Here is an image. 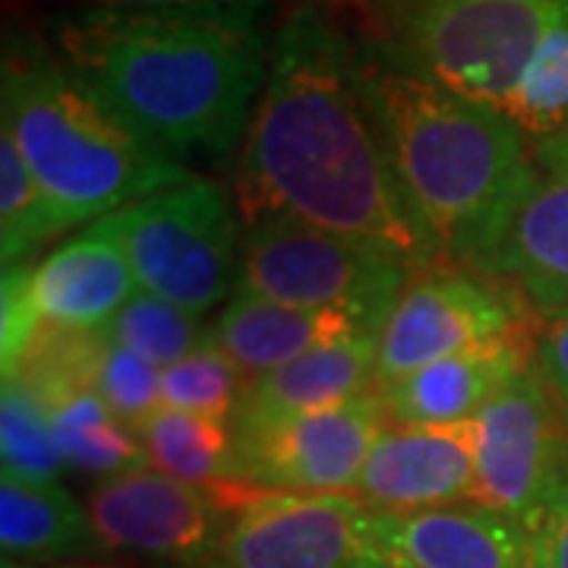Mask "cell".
Returning <instances> with one entry per match:
<instances>
[{"label": "cell", "mask_w": 568, "mask_h": 568, "mask_svg": "<svg viewBox=\"0 0 568 568\" xmlns=\"http://www.w3.org/2000/svg\"><path fill=\"white\" fill-rule=\"evenodd\" d=\"M234 193L244 224L294 219L376 246L410 272L443 263L373 114L361 41L323 3H301L268 44Z\"/></svg>", "instance_id": "obj_1"}, {"label": "cell", "mask_w": 568, "mask_h": 568, "mask_svg": "<svg viewBox=\"0 0 568 568\" xmlns=\"http://www.w3.org/2000/svg\"><path fill=\"white\" fill-rule=\"evenodd\" d=\"M48 36L118 118L181 164L244 142L272 44L256 22L92 7L54 17Z\"/></svg>", "instance_id": "obj_2"}, {"label": "cell", "mask_w": 568, "mask_h": 568, "mask_svg": "<svg viewBox=\"0 0 568 568\" xmlns=\"http://www.w3.org/2000/svg\"><path fill=\"white\" fill-rule=\"evenodd\" d=\"M364 54L366 95L398 181L446 263L487 272L534 181L528 136L506 111Z\"/></svg>", "instance_id": "obj_3"}, {"label": "cell", "mask_w": 568, "mask_h": 568, "mask_svg": "<svg viewBox=\"0 0 568 568\" xmlns=\"http://www.w3.org/2000/svg\"><path fill=\"white\" fill-rule=\"evenodd\" d=\"M0 130L13 136L63 231L193 181L186 164L118 118L54 44L20 29L3 36Z\"/></svg>", "instance_id": "obj_4"}, {"label": "cell", "mask_w": 568, "mask_h": 568, "mask_svg": "<svg viewBox=\"0 0 568 568\" xmlns=\"http://www.w3.org/2000/svg\"><path fill=\"white\" fill-rule=\"evenodd\" d=\"M549 0H398L354 39L392 67L506 111L528 73Z\"/></svg>", "instance_id": "obj_5"}, {"label": "cell", "mask_w": 568, "mask_h": 568, "mask_svg": "<svg viewBox=\"0 0 568 568\" xmlns=\"http://www.w3.org/2000/svg\"><path fill=\"white\" fill-rule=\"evenodd\" d=\"M92 231L121 246L140 291L196 316L227 304L237 287L244 219L222 183L193 178L168 186Z\"/></svg>", "instance_id": "obj_6"}, {"label": "cell", "mask_w": 568, "mask_h": 568, "mask_svg": "<svg viewBox=\"0 0 568 568\" xmlns=\"http://www.w3.org/2000/svg\"><path fill=\"white\" fill-rule=\"evenodd\" d=\"M407 275L405 263L364 241L294 219H260L244 224L234 291L347 313L366 335L379 338Z\"/></svg>", "instance_id": "obj_7"}, {"label": "cell", "mask_w": 568, "mask_h": 568, "mask_svg": "<svg viewBox=\"0 0 568 568\" xmlns=\"http://www.w3.org/2000/svg\"><path fill=\"white\" fill-rule=\"evenodd\" d=\"M540 323L544 316L503 278L446 260L414 268L379 335L376 388L462 351L537 335Z\"/></svg>", "instance_id": "obj_8"}, {"label": "cell", "mask_w": 568, "mask_h": 568, "mask_svg": "<svg viewBox=\"0 0 568 568\" xmlns=\"http://www.w3.org/2000/svg\"><path fill=\"white\" fill-rule=\"evenodd\" d=\"M253 489H205L142 467L99 480L85 511L104 556L145 568H205Z\"/></svg>", "instance_id": "obj_9"}, {"label": "cell", "mask_w": 568, "mask_h": 568, "mask_svg": "<svg viewBox=\"0 0 568 568\" xmlns=\"http://www.w3.org/2000/svg\"><path fill=\"white\" fill-rule=\"evenodd\" d=\"M383 392L272 424L231 426L234 480L253 493H347L386 433Z\"/></svg>", "instance_id": "obj_10"}, {"label": "cell", "mask_w": 568, "mask_h": 568, "mask_svg": "<svg viewBox=\"0 0 568 568\" xmlns=\"http://www.w3.org/2000/svg\"><path fill=\"white\" fill-rule=\"evenodd\" d=\"M205 568H386L351 493H253Z\"/></svg>", "instance_id": "obj_11"}, {"label": "cell", "mask_w": 568, "mask_h": 568, "mask_svg": "<svg viewBox=\"0 0 568 568\" xmlns=\"http://www.w3.org/2000/svg\"><path fill=\"white\" fill-rule=\"evenodd\" d=\"M566 420L537 366L518 373L474 417L477 474L470 503L521 521L568 458Z\"/></svg>", "instance_id": "obj_12"}, {"label": "cell", "mask_w": 568, "mask_h": 568, "mask_svg": "<svg viewBox=\"0 0 568 568\" xmlns=\"http://www.w3.org/2000/svg\"><path fill=\"white\" fill-rule=\"evenodd\" d=\"M477 474L474 420L386 426L366 458L354 496L369 511L402 515L470 503Z\"/></svg>", "instance_id": "obj_13"}, {"label": "cell", "mask_w": 568, "mask_h": 568, "mask_svg": "<svg viewBox=\"0 0 568 568\" xmlns=\"http://www.w3.org/2000/svg\"><path fill=\"white\" fill-rule=\"evenodd\" d=\"M534 181L487 275L511 284L537 316L568 313V130L530 145Z\"/></svg>", "instance_id": "obj_14"}, {"label": "cell", "mask_w": 568, "mask_h": 568, "mask_svg": "<svg viewBox=\"0 0 568 568\" xmlns=\"http://www.w3.org/2000/svg\"><path fill=\"white\" fill-rule=\"evenodd\" d=\"M369 525L386 568H521V525L474 503L369 511Z\"/></svg>", "instance_id": "obj_15"}, {"label": "cell", "mask_w": 568, "mask_h": 568, "mask_svg": "<svg viewBox=\"0 0 568 568\" xmlns=\"http://www.w3.org/2000/svg\"><path fill=\"white\" fill-rule=\"evenodd\" d=\"M537 335H518L496 345L462 351L383 388L388 420L417 426L474 420L493 402V395H499L518 373L534 364Z\"/></svg>", "instance_id": "obj_16"}, {"label": "cell", "mask_w": 568, "mask_h": 568, "mask_svg": "<svg viewBox=\"0 0 568 568\" xmlns=\"http://www.w3.org/2000/svg\"><path fill=\"white\" fill-rule=\"evenodd\" d=\"M366 335L357 320L335 310H304L234 291L209 325V342L250 379L304 357L310 351Z\"/></svg>", "instance_id": "obj_17"}, {"label": "cell", "mask_w": 568, "mask_h": 568, "mask_svg": "<svg viewBox=\"0 0 568 568\" xmlns=\"http://www.w3.org/2000/svg\"><path fill=\"white\" fill-rule=\"evenodd\" d=\"M32 291L44 323L104 332L140 294V282L121 246L89 227L32 268Z\"/></svg>", "instance_id": "obj_18"}, {"label": "cell", "mask_w": 568, "mask_h": 568, "mask_svg": "<svg viewBox=\"0 0 568 568\" xmlns=\"http://www.w3.org/2000/svg\"><path fill=\"white\" fill-rule=\"evenodd\" d=\"M379 338H347L250 379L231 426H260L345 405L376 388Z\"/></svg>", "instance_id": "obj_19"}, {"label": "cell", "mask_w": 568, "mask_h": 568, "mask_svg": "<svg viewBox=\"0 0 568 568\" xmlns=\"http://www.w3.org/2000/svg\"><path fill=\"white\" fill-rule=\"evenodd\" d=\"M0 549L3 559L54 568L104 559L89 511L70 489L7 474H0Z\"/></svg>", "instance_id": "obj_20"}, {"label": "cell", "mask_w": 568, "mask_h": 568, "mask_svg": "<svg viewBox=\"0 0 568 568\" xmlns=\"http://www.w3.org/2000/svg\"><path fill=\"white\" fill-rule=\"evenodd\" d=\"M51 426L63 467L95 477V484L152 467L136 426L121 420L95 388H82L51 407Z\"/></svg>", "instance_id": "obj_21"}, {"label": "cell", "mask_w": 568, "mask_h": 568, "mask_svg": "<svg viewBox=\"0 0 568 568\" xmlns=\"http://www.w3.org/2000/svg\"><path fill=\"white\" fill-rule=\"evenodd\" d=\"M136 433L152 467L168 477L205 489L241 487L234 480V433L227 420L162 407Z\"/></svg>", "instance_id": "obj_22"}, {"label": "cell", "mask_w": 568, "mask_h": 568, "mask_svg": "<svg viewBox=\"0 0 568 568\" xmlns=\"http://www.w3.org/2000/svg\"><path fill=\"white\" fill-rule=\"evenodd\" d=\"M506 114L530 145L568 130V0H549L534 61Z\"/></svg>", "instance_id": "obj_23"}, {"label": "cell", "mask_w": 568, "mask_h": 568, "mask_svg": "<svg viewBox=\"0 0 568 568\" xmlns=\"http://www.w3.org/2000/svg\"><path fill=\"white\" fill-rule=\"evenodd\" d=\"M58 234H63L58 212L41 193L13 136L0 130V260L3 265L26 263Z\"/></svg>", "instance_id": "obj_24"}, {"label": "cell", "mask_w": 568, "mask_h": 568, "mask_svg": "<svg viewBox=\"0 0 568 568\" xmlns=\"http://www.w3.org/2000/svg\"><path fill=\"white\" fill-rule=\"evenodd\" d=\"M104 335L114 345L126 347L130 354L142 357L145 364L168 369V366L181 364L186 354H193L203 345L209 328L203 325V316L140 291L111 320Z\"/></svg>", "instance_id": "obj_25"}, {"label": "cell", "mask_w": 568, "mask_h": 568, "mask_svg": "<svg viewBox=\"0 0 568 568\" xmlns=\"http://www.w3.org/2000/svg\"><path fill=\"white\" fill-rule=\"evenodd\" d=\"M0 465L22 480H58L63 470L51 407L20 379H3L0 392Z\"/></svg>", "instance_id": "obj_26"}, {"label": "cell", "mask_w": 568, "mask_h": 568, "mask_svg": "<svg viewBox=\"0 0 568 568\" xmlns=\"http://www.w3.org/2000/svg\"><path fill=\"white\" fill-rule=\"evenodd\" d=\"M244 388L246 376L209 342V335L181 364L162 369V407L203 414L227 424L234 420Z\"/></svg>", "instance_id": "obj_27"}, {"label": "cell", "mask_w": 568, "mask_h": 568, "mask_svg": "<svg viewBox=\"0 0 568 568\" xmlns=\"http://www.w3.org/2000/svg\"><path fill=\"white\" fill-rule=\"evenodd\" d=\"M92 388L102 395L104 405L130 426H140L155 410H162V369L145 364L126 347L114 345L108 335H104Z\"/></svg>", "instance_id": "obj_28"}, {"label": "cell", "mask_w": 568, "mask_h": 568, "mask_svg": "<svg viewBox=\"0 0 568 568\" xmlns=\"http://www.w3.org/2000/svg\"><path fill=\"white\" fill-rule=\"evenodd\" d=\"M521 525V568H568V458Z\"/></svg>", "instance_id": "obj_29"}, {"label": "cell", "mask_w": 568, "mask_h": 568, "mask_svg": "<svg viewBox=\"0 0 568 568\" xmlns=\"http://www.w3.org/2000/svg\"><path fill=\"white\" fill-rule=\"evenodd\" d=\"M44 325L32 291V265H3L0 278V364L10 376Z\"/></svg>", "instance_id": "obj_30"}, {"label": "cell", "mask_w": 568, "mask_h": 568, "mask_svg": "<svg viewBox=\"0 0 568 568\" xmlns=\"http://www.w3.org/2000/svg\"><path fill=\"white\" fill-rule=\"evenodd\" d=\"M92 10H145V13H205L227 20L256 22L268 7V0H77Z\"/></svg>", "instance_id": "obj_31"}, {"label": "cell", "mask_w": 568, "mask_h": 568, "mask_svg": "<svg viewBox=\"0 0 568 568\" xmlns=\"http://www.w3.org/2000/svg\"><path fill=\"white\" fill-rule=\"evenodd\" d=\"M534 366L568 417V313H556L540 323Z\"/></svg>", "instance_id": "obj_32"}, {"label": "cell", "mask_w": 568, "mask_h": 568, "mask_svg": "<svg viewBox=\"0 0 568 568\" xmlns=\"http://www.w3.org/2000/svg\"><path fill=\"white\" fill-rule=\"evenodd\" d=\"M338 7H345L347 13L354 17V22L364 20L369 13H376V10H383V7H392V3H398V0H335Z\"/></svg>", "instance_id": "obj_33"}, {"label": "cell", "mask_w": 568, "mask_h": 568, "mask_svg": "<svg viewBox=\"0 0 568 568\" xmlns=\"http://www.w3.org/2000/svg\"><path fill=\"white\" fill-rule=\"evenodd\" d=\"M58 568H133L126 566V562H104V559H95V562H67V566Z\"/></svg>", "instance_id": "obj_34"}, {"label": "cell", "mask_w": 568, "mask_h": 568, "mask_svg": "<svg viewBox=\"0 0 568 568\" xmlns=\"http://www.w3.org/2000/svg\"><path fill=\"white\" fill-rule=\"evenodd\" d=\"M0 568H41V566H32V562H20V559H3Z\"/></svg>", "instance_id": "obj_35"}]
</instances>
